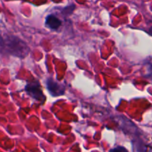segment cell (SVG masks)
<instances>
[{"instance_id": "277c9868", "label": "cell", "mask_w": 152, "mask_h": 152, "mask_svg": "<svg viewBox=\"0 0 152 152\" xmlns=\"http://www.w3.org/2000/svg\"><path fill=\"white\" fill-rule=\"evenodd\" d=\"M45 25L51 30H57L62 25V22L55 15L50 14L46 17Z\"/></svg>"}, {"instance_id": "7a4b0ae2", "label": "cell", "mask_w": 152, "mask_h": 152, "mask_svg": "<svg viewBox=\"0 0 152 152\" xmlns=\"http://www.w3.org/2000/svg\"><path fill=\"white\" fill-rule=\"evenodd\" d=\"M25 91L28 93V94L30 95L33 99H34L37 101H39L42 104L44 103V102L45 101L46 97L43 94L41 86L39 84L38 82L36 81L28 83L27 86H25Z\"/></svg>"}, {"instance_id": "6da1fadb", "label": "cell", "mask_w": 152, "mask_h": 152, "mask_svg": "<svg viewBox=\"0 0 152 152\" xmlns=\"http://www.w3.org/2000/svg\"><path fill=\"white\" fill-rule=\"evenodd\" d=\"M0 46H2L9 53L19 57H25L28 54L29 48L28 45L20 39L16 37H7L6 39H2Z\"/></svg>"}, {"instance_id": "3957f363", "label": "cell", "mask_w": 152, "mask_h": 152, "mask_svg": "<svg viewBox=\"0 0 152 152\" xmlns=\"http://www.w3.org/2000/svg\"><path fill=\"white\" fill-rule=\"evenodd\" d=\"M46 86H47V88L49 93L53 96H60V95L63 94L65 92V88H64L63 85L59 83V82L54 81L51 78L47 80Z\"/></svg>"}, {"instance_id": "5b68a950", "label": "cell", "mask_w": 152, "mask_h": 152, "mask_svg": "<svg viewBox=\"0 0 152 152\" xmlns=\"http://www.w3.org/2000/svg\"><path fill=\"white\" fill-rule=\"evenodd\" d=\"M110 152H128L126 148H124L123 147H117V148H114V149L111 150Z\"/></svg>"}]
</instances>
